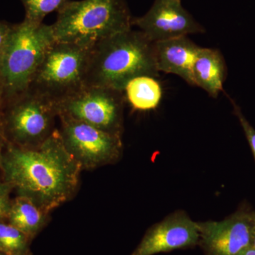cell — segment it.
I'll list each match as a JSON object with an SVG mask.
<instances>
[{
	"label": "cell",
	"instance_id": "6da1fadb",
	"mask_svg": "<svg viewBox=\"0 0 255 255\" xmlns=\"http://www.w3.org/2000/svg\"><path fill=\"white\" fill-rule=\"evenodd\" d=\"M3 166L7 182L44 212L73 195L82 167L58 130L36 147L9 146Z\"/></svg>",
	"mask_w": 255,
	"mask_h": 255
},
{
	"label": "cell",
	"instance_id": "7a4b0ae2",
	"mask_svg": "<svg viewBox=\"0 0 255 255\" xmlns=\"http://www.w3.org/2000/svg\"><path fill=\"white\" fill-rule=\"evenodd\" d=\"M139 76H159L154 42L143 32L131 28L92 48L86 85L124 92L127 84Z\"/></svg>",
	"mask_w": 255,
	"mask_h": 255
},
{
	"label": "cell",
	"instance_id": "3957f363",
	"mask_svg": "<svg viewBox=\"0 0 255 255\" xmlns=\"http://www.w3.org/2000/svg\"><path fill=\"white\" fill-rule=\"evenodd\" d=\"M125 0H70L52 25L55 41L92 49L100 42L132 28Z\"/></svg>",
	"mask_w": 255,
	"mask_h": 255
},
{
	"label": "cell",
	"instance_id": "277c9868",
	"mask_svg": "<svg viewBox=\"0 0 255 255\" xmlns=\"http://www.w3.org/2000/svg\"><path fill=\"white\" fill-rule=\"evenodd\" d=\"M55 41L52 25L24 20L13 26L0 54V82L5 100L28 90L43 55Z\"/></svg>",
	"mask_w": 255,
	"mask_h": 255
},
{
	"label": "cell",
	"instance_id": "5b68a950",
	"mask_svg": "<svg viewBox=\"0 0 255 255\" xmlns=\"http://www.w3.org/2000/svg\"><path fill=\"white\" fill-rule=\"evenodd\" d=\"M91 50L55 41L47 50L28 89L56 102L86 86Z\"/></svg>",
	"mask_w": 255,
	"mask_h": 255
},
{
	"label": "cell",
	"instance_id": "8992f818",
	"mask_svg": "<svg viewBox=\"0 0 255 255\" xmlns=\"http://www.w3.org/2000/svg\"><path fill=\"white\" fill-rule=\"evenodd\" d=\"M124 92L110 87L86 85L55 102L58 116L122 135Z\"/></svg>",
	"mask_w": 255,
	"mask_h": 255
},
{
	"label": "cell",
	"instance_id": "52a82bcc",
	"mask_svg": "<svg viewBox=\"0 0 255 255\" xmlns=\"http://www.w3.org/2000/svg\"><path fill=\"white\" fill-rule=\"evenodd\" d=\"M5 102L9 105L6 128L19 143L36 147L55 131L53 122L58 112L55 102L48 97L28 89Z\"/></svg>",
	"mask_w": 255,
	"mask_h": 255
},
{
	"label": "cell",
	"instance_id": "ba28073f",
	"mask_svg": "<svg viewBox=\"0 0 255 255\" xmlns=\"http://www.w3.org/2000/svg\"><path fill=\"white\" fill-rule=\"evenodd\" d=\"M60 118L64 145L82 167H97L119 158L122 150L120 135L73 119Z\"/></svg>",
	"mask_w": 255,
	"mask_h": 255
},
{
	"label": "cell",
	"instance_id": "9c48e42d",
	"mask_svg": "<svg viewBox=\"0 0 255 255\" xmlns=\"http://www.w3.org/2000/svg\"><path fill=\"white\" fill-rule=\"evenodd\" d=\"M253 211L241 210L221 221L198 223L206 255H239L252 247Z\"/></svg>",
	"mask_w": 255,
	"mask_h": 255
},
{
	"label": "cell",
	"instance_id": "30bf717a",
	"mask_svg": "<svg viewBox=\"0 0 255 255\" xmlns=\"http://www.w3.org/2000/svg\"><path fill=\"white\" fill-rule=\"evenodd\" d=\"M132 25L140 28L152 42L205 32L183 7L181 0H155L145 15L132 18Z\"/></svg>",
	"mask_w": 255,
	"mask_h": 255
},
{
	"label": "cell",
	"instance_id": "8fae6325",
	"mask_svg": "<svg viewBox=\"0 0 255 255\" xmlns=\"http://www.w3.org/2000/svg\"><path fill=\"white\" fill-rule=\"evenodd\" d=\"M198 223L179 211L151 227L131 255H154L199 245Z\"/></svg>",
	"mask_w": 255,
	"mask_h": 255
},
{
	"label": "cell",
	"instance_id": "7c38bea8",
	"mask_svg": "<svg viewBox=\"0 0 255 255\" xmlns=\"http://www.w3.org/2000/svg\"><path fill=\"white\" fill-rule=\"evenodd\" d=\"M154 48L159 73L178 75L194 86L193 65L201 47L186 36L154 42Z\"/></svg>",
	"mask_w": 255,
	"mask_h": 255
},
{
	"label": "cell",
	"instance_id": "4fadbf2b",
	"mask_svg": "<svg viewBox=\"0 0 255 255\" xmlns=\"http://www.w3.org/2000/svg\"><path fill=\"white\" fill-rule=\"evenodd\" d=\"M194 86L201 87L211 97H218L222 91L226 76V65L221 52L201 48L192 68Z\"/></svg>",
	"mask_w": 255,
	"mask_h": 255
},
{
	"label": "cell",
	"instance_id": "5bb4252c",
	"mask_svg": "<svg viewBox=\"0 0 255 255\" xmlns=\"http://www.w3.org/2000/svg\"><path fill=\"white\" fill-rule=\"evenodd\" d=\"M126 97L135 110H153L162 99L160 85L155 78L139 76L132 79L125 87Z\"/></svg>",
	"mask_w": 255,
	"mask_h": 255
},
{
	"label": "cell",
	"instance_id": "9a60e30c",
	"mask_svg": "<svg viewBox=\"0 0 255 255\" xmlns=\"http://www.w3.org/2000/svg\"><path fill=\"white\" fill-rule=\"evenodd\" d=\"M44 211L25 196L18 198L9 209L11 226L25 235H33L44 221Z\"/></svg>",
	"mask_w": 255,
	"mask_h": 255
},
{
	"label": "cell",
	"instance_id": "2e32d148",
	"mask_svg": "<svg viewBox=\"0 0 255 255\" xmlns=\"http://www.w3.org/2000/svg\"><path fill=\"white\" fill-rule=\"evenodd\" d=\"M70 0H22L26 10L24 20L33 23H43L47 15L59 11Z\"/></svg>",
	"mask_w": 255,
	"mask_h": 255
},
{
	"label": "cell",
	"instance_id": "e0dca14e",
	"mask_svg": "<svg viewBox=\"0 0 255 255\" xmlns=\"http://www.w3.org/2000/svg\"><path fill=\"white\" fill-rule=\"evenodd\" d=\"M26 246L25 234L11 225L0 223V251L11 255Z\"/></svg>",
	"mask_w": 255,
	"mask_h": 255
},
{
	"label": "cell",
	"instance_id": "ac0fdd59",
	"mask_svg": "<svg viewBox=\"0 0 255 255\" xmlns=\"http://www.w3.org/2000/svg\"><path fill=\"white\" fill-rule=\"evenodd\" d=\"M233 106H234L235 114L237 116L238 120H239L240 123H241L243 131L245 132V135H246L248 143L251 146L252 152H253L255 159V129L250 124V122L247 120L246 117L242 113L239 107H238L236 104H233Z\"/></svg>",
	"mask_w": 255,
	"mask_h": 255
},
{
	"label": "cell",
	"instance_id": "d6986e66",
	"mask_svg": "<svg viewBox=\"0 0 255 255\" xmlns=\"http://www.w3.org/2000/svg\"><path fill=\"white\" fill-rule=\"evenodd\" d=\"M9 209L7 188L0 184V219L9 213Z\"/></svg>",
	"mask_w": 255,
	"mask_h": 255
},
{
	"label": "cell",
	"instance_id": "ffe728a7",
	"mask_svg": "<svg viewBox=\"0 0 255 255\" xmlns=\"http://www.w3.org/2000/svg\"><path fill=\"white\" fill-rule=\"evenodd\" d=\"M12 28L13 26H9L5 23L0 22V54L7 43Z\"/></svg>",
	"mask_w": 255,
	"mask_h": 255
},
{
	"label": "cell",
	"instance_id": "44dd1931",
	"mask_svg": "<svg viewBox=\"0 0 255 255\" xmlns=\"http://www.w3.org/2000/svg\"><path fill=\"white\" fill-rule=\"evenodd\" d=\"M4 89H3L1 82H0V120H1V110H2L3 107H4ZM0 124H1V122H0Z\"/></svg>",
	"mask_w": 255,
	"mask_h": 255
},
{
	"label": "cell",
	"instance_id": "7402d4cb",
	"mask_svg": "<svg viewBox=\"0 0 255 255\" xmlns=\"http://www.w3.org/2000/svg\"><path fill=\"white\" fill-rule=\"evenodd\" d=\"M252 247L255 249V211L253 213V225H252Z\"/></svg>",
	"mask_w": 255,
	"mask_h": 255
},
{
	"label": "cell",
	"instance_id": "603a6c76",
	"mask_svg": "<svg viewBox=\"0 0 255 255\" xmlns=\"http://www.w3.org/2000/svg\"><path fill=\"white\" fill-rule=\"evenodd\" d=\"M255 255V249L253 247L247 249L246 251L243 252L241 255Z\"/></svg>",
	"mask_w": 255,
	"mask_h": 255
},
{
	"label": "cell",
	"instance_id": "cb8c5ba5",
	"mask_svg": "<svg viewBox=\"0 0 255 255\" xmlns=\"http://www.w3.org/2000/svg\"><path fill=\"white\" fill-rule=\"evenodd\" d=\"M1 124H0V142H1Z\"/></svg>",
	"mask_w": 255,
	"mask_h": 255
}]
</instances>
